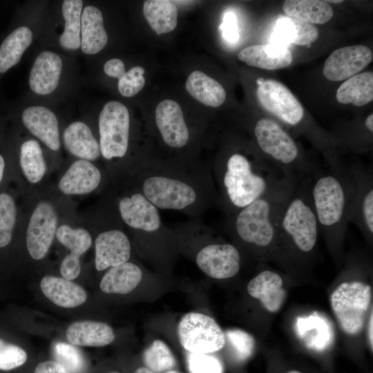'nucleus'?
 Here are the masks:
<instances>
[{"label": "nucleus", "mask_w": 373, "mask_h": 373, "mask_svg": "<svg viewBox=\"0 0 373 373\" xmlns=\"http://www.w3.org/2000/svg\"><path fill=\"white\" fill-rule=\"evenodd\" d=\"M309 191L319 231L343 233L350 222L354 191L351 169L333 166L312 169L308 174Z\"/></svg>", "instance_id": "1"}, {"label": "nucleus", "mask_w": 373, "mask_h": 373, "mask_svg": "<svg viewBox=\"0 0 373 373\" xmlns=\"http://www.w3.org/2000/svg\"><path fill=\"white\" fill-rule=\"evenodd\" d=\"M299 178L289 176L267 194L240 209L235 229L241 240L259 248H267L274 243L281 209Z\"/></svg>", "instance_id": "2"}, {"label": "nucleus", "mask_w": 373, "mask_h": 373, "mask_svg": "<svg viewBox=\"0 0 373 373\" xmlns=\"http://www.w3.org/2000/svg\"><path fill=\"white\" fill-rule=\"evenodd\" d=\"M278 169L256 167L244 155L227 160L222 182L230 203L241 209L278 186L289 176Z\"/></svg>", "instance_id": "3"}, {"label": "nucleus", "mask_w": 373, "mask_h": 373, "mask_svg": "<svg viewBox=\"0 0 373 373\" xmlns=\"http://www.w3.org/2000/svg\"><path fill=\"white\" fill-rule=\"evenodd\" d=\"M254 135L260 149L285 174L303 177L310 173L312 169L300 164L296 143L276 122L269 118L260 119L254 126Z\"/></svg>", "instance_id": "4"}, {"label": "nucleus", "mask_w": 373, "mask_h": 373, "mask_svg": "<svg viewBox=\"0 0 373 373\" xmlns=\"http://www.w3.org/2000/svg\"><path fill=\"white\" fill-rule=\"evenodd\" d=\"M371 287L359 281L343 282L332 292L330 304L343 331L358 334L371 302Z\"/></svg>", "instance_id": "5"}, {"label": "nucleus", "mask_w": 373, "mask_h": 373, "mask_svg": "<svg viewBox=\"0 0 373 373\" xmlns=\"http://www.w3.org/2000/svg\"><path fill=\"white\" fill-rule=\"evenodd\" d=\"M182 347L191 353L210 354L221 350L225 336L211 317L198 312L186 314L178 327Z\"/></svg>", "instance_id": "6"}, {"label": "nucleus", "mask_w": 373, "mask_h": 373, "mask_svg": "<svg viewBox=\"0 0 373 373\" xmlns=\"http://www.w3.org/2000/svg\"><path fill=\"white\" fill-rule=\"evenodd\" d=\"M130 118L127 108L117 101L104 104L99 116V146L106 160L122 157L128 145Z\"/></svg>", "instance_id": "7"}, {"label": "nucleus", "mask_w": 373, "mask_h": 373, "mask_svg": "<svg viewBox=\"0 0 373 373\" xmlns=\"http://www.w3.org/2000/svg\"><path fill=\"white\" fill-rule=\"evenodd\" d=\"M144 195L156 207L183 209L196 200L195 190L185 182L164 176H151L143 183Z\"/></svg>", "instance_id": "8"}, {"label": "nucleus", "mask_w": 373, "mask_h": 373, "mask_svg": "<svg viewBox=\"0 0 373 373\" xmlns=\"http://www.w3.org/2000/svg\"><path fill=\"white\" fill-rule=\"evenodd\" d=\"M58 218L54 206L41 201L35 207L26 231V247L35 260H41L48 254L57 229Z\"/></svg>", "instance_id": "9"}, {"label": "nucleus", "mask_w": 373, "mask_h": 373, "mask_svg": "<svg viewBox=\"0 0 373 373\" xmlns=\"http://www.w3.org/2000/svg\"><path fill=\"white\" fill-rule=\"evenodd\" d=\"M256 93L261 106L281 121L294 126L303 119L302 105L282 83L274 79L265 80L258 85Z\"/></svg>", "instance_id": "10"}, {"label": "nucleus", "mask_w": 373, "mask_h": 373, "mask_svg": "<svg viewBox=\"0 0 373 373\" xmlns=\"http://www.w3.org/2000/svg\"><path fill=\"white\" fill-rule=\"evenodd\" d=\"M371 50L363 45L345 46L333 51L326 59L323 75L330 81H342L355 75L372 61Z\"/></svg>", "instance_id": "11"}, {"label": "nucleus", "mask_w": 373, "mask_h": 373, "mask_svg": "<svg viewBox=\"0 0 373 373\" xmlns=\"http://www.w3.org/2000/svg\"><path fill=\"white\" fill-rule=\"evenodd\" d=\"M196 263L208 276L226 279L236 276L239 271L240 256L237 248L231 244H213L198 253Z\"/></svg>", "instance_id": "12"}, {"label": "nucleus", "mask_w": 373, "mask_h": 373, "mask_svg": "<svg viewBox=\"0 0 373 373\" xmlns=\"http://www.w3.org/2000/svg\"><path fill=\"white\" fill-rule=\"evenodd\" d=\"M354 182L350 222L370 236L373 233V181L365 169H351Z\"/></svg>", "instance_id": "13"}, {"label": "nucleus", "mask_w": 373, "mask_h": 373, "mask_svg": "<svg viewBox=\"0 0 373 373\" xmlns=\"http://www.w3.org/2000/svg\"><path fill=\"white\" fill-rule=\"evenodd\" d=\"M155 122L164 142L173 148H181L189 139V133L180 106L171 99L160 102L155 108Z\"/></svg>", "instance_id": "14"}, {"label": "nucleus", "mask_w": 373, "mask_h": 373, "mask_svg": "<svg viewBox=\"0 0 373 373\" xmlns=\"http://www.w3.org/2000/svg\"><path fill=\"white\" fill-rule=\"evenodd\" d=\"M95 250V268L97 271H102L128 262L131 256V244L124 232L112 229L97 236Z\"/></svg>", "instance_id": "15"}, {"label": "nucleus", "mask_w": 373, "mask_h": 373, "mask_svg": "<svg viewBox=\"0 0 373 373\" xmlns=\"http://www.w3.org/2000/svg\"><path fill=\"white\" fill-rule=\"evenodd\" d=\"M118 207L123 221L133 229L152 232L160 227L156 207L141 193L122 198Z\"/></svg>", "instance_id": "16"}, {"label": "nucleus", "mask_w": 373, "mask_h": 373, "mask_svg": "<svg viewBox=\"0 0 373 373\" xmlns=\"http://www.w3.org/2000/svg\"><path fill=\"white\" fill-rule=\"evenodd\" d=\"M102 179L99 170L90 161L77 160L62 175L58 188L66 195H84L95 190Z\"/></svg>", "instance_id": "17"}, {"label": "nucleus", "mask_w": 373, "mask_h": 373, "mask_svg": "<svg viewBox=\"0 0 373 373\" xmlns=\"http://www.w3.org/2000/svg\"><path fill=\"white\" fill-rule=\"evenodd\" d=\"M22 122L27 129L52 151L60 149L58 121L50 109L41 106L24 109Z\"/></svg>", "instance_id": "18"}, {"label": "nucleus", "mask_w": 373, "mask_h": 373, "mask_svg": "<svg viewBox=\"0 0 373 373\" xmlns=\"http://www.w3.org/2000/svg\"><path fill=\"white\" fill-rule=\"evenodd\" d=\"M247 291L269 312H278L286 296L283 278L271 270H264L253 278L247 285Z\"/></svg>", "instance_id": "19"}, {"label": "nucleus", "mask_w": 373, "mask_h": 373, "mask_svg": "<svg viewBox=\"0 0 373 373\" xmlns=\"http://www.w3.org/2000/svg\"><path fill=\"white\" fill-rule=\"evenodd\" d=\"M62 70V60L51 51L41 52L32 67L29 85L39 95H48L57 87Z\"/></svg>", "instance_id": "20"}, {"label": "nucleus", "mask_w": 373, "mask_h": 373, "mask_svg": "<svg viewBox=\"0 0 373 373\" xmlns=\"http://www.w3.org/2000/svg\"><path fill=\"white\" fill-rule=\"evenodd\" d=\"M238 57L250 66L270 70L287 67L293 59L287 47L274 44L249 46Z\"/></svg>", "instance_id": "21"}, {"label": "nucleus", "mask_w": 373, "mask_h": 373, "mask_svg": "<svg viewBox=\"0 0 373 373\" xmlns=\"http://www.w3.org/2000/svg\"><path fill=\"white\" fill-rule=\"evenodd\" d=\"M40 287L48 299L61 307H76L87 299L82 286L64 278L45 276L41 280Z\"/></svg>", "instance_id": "22"}, {"label": "nucleus", "mask_w": 373, "mask_h": 373, "mask_svg": "<svg viewBox=\"0 0 373 373\" xmlns=\"http://www.w3.org/2000/svg\"><path fill=\"white\" fill-rule=\"evenodd\" d=\"M66 337L74 345L102 347L113 341L115 334L113 328L105 323L80 321L68 326Z\"/></svg>", "instance_id": "23"}, {"label": "nucleus", "mask_w": 373, "mask_h": 373, "mask_svg": "<svg viewBox=\"0 0 373 373\" xmlns=\"http://www.w3.org/2000/svg\"><path fill=\"white\" fill-rule=\"evenodd\" d=\"M63 140L68 151L81 160L90 162L97 160L101 154L99 143L89 126L82 122L68 125L64 132Z\"/></svg>", "instance_id": "24"}, {"label": "nucleus", "mask_w": 373, "mask_h": 373, "mask_svg": "<svg viewBox=\"0 0 373 373\" xmlns=\"http://www.w3.org/2000/svg\"><path fill=\"white\" fill-rule=\"evenodd\" d=\"M108 42L103 16L93 6L85 7L81 16V48L87 55L100 52Z\"/></svg>", "instance_id": "25"}, {"label": "nucleus", "mask_w": 373, "mask_h": 373, "mask_svg": "<svg viewBox=\"0 0 373 373\" xmlns=\"http://www.w3.org/2000/svg\"><path fill=\"white\" fill-rule=\"evenodd\" d=\"M318 35V29L314 25L288 16L281 17L276 21L271 44L285 47L290 43L309 45L314 42Z\"/></svg>", "instance_id": "26"}, {"label": "nucleus", "mask_w": 373, "mask_h": 373, "mask_svg": "<svg viewBox=\"0 0 373 373\" xmlns=\"http://www.w3.org/2000/svg\"><path fill=\"white\" fill-rule=\"evenodd\" d=\"M142 278L141 269L126 262L111 267L101 280L99 287L106 294H126L132 291Z\"/></svg>", "instance_id": "27"}, {"label": "nucleus", "mask_w": 373, "mask_h": 373, "mask_svg": "<svg viewBox=\"0 0 373 373\" xmlns=\"http://www.w3.org/2000/svg\"><path fill=\"white\" fill-rule=\"evenodd\" d=\"M185 87L193 98L206 106L218 107L226 99L223 86L200 70H194L189 75Z\"/></svg>", "instance_id": "28"}, {"label": "nucleus", "mask_w": 373, "mask_h": 373, "mask_svg": "<svg viewBox=\"0 0 373 373\" xmlns=\"http://www.w3.org/2000/svg\"><path fill=\"white\" fill-rule=\"evenodd\" d=\"M283 10L288 17L313 25L325 23L334 15L329 3L321 0L285 1Z\"/></svg>", "instance_id": "29"}, {"label": "nucleus", "mask_w": 373, "mask_h": 373, "mask_svg": "<svg viewBox=\"0 0 373 373\" xmlns=\"http://www.w3.org/2000/svg\"><path fill=\"white\" fill-rule=\"evenodd\" d=\"M336 97L341 104H352L356 106H362L372 102V72L362 73L347 79L337 89Z\"/></svg>", "instance_id": "30"}, {"label": "nucleus", "mask_w": 373, "mask_h": 373, "mask_svg": "<svg viewBox=\"0 0 373 373\" xmlns=\"http://www.w3.org/2000/svg\"><path fill=\"white\" fill-rule=\"evenodd\" d=\"M32 40V31L25 26L15 28L3 39L0 45V74L18 64Z\"/></svg>", "instance_id": "31"}, {"label": "nucleus", "mask_w": 373, "mask_h": 373, "mask_svg": "<svg viewBox=\"0 0 373 373\" xmlns=\"http://www.w3.org/2000/svg\"><path fill=\"white\" fill-rule=\"evenodd\" d=\"M144 15L157 35L173 30L178 23V8L166 0H148L144 2Z\"/></svg>", "instance_id": "32"}, {"label": "nucleus", "mask_w": 373, "mask_h": 373, "mask_svg": "<svg viewBox=\"0 0 373 373\" xmlns=\"http://www.w3.org/2000/svg\"><path fill=\"white\" fill-rule=\"evenodd\" d=\"M82 0H65L62 3V14L65 24L59 39L60 46L66 50H75L81 47Z\"/></svg>", "instance_id": "33"}, {"label": "nucleus", "mask_w": 373, "mask_h": 373, "mask_svg": "<svg viewBox=\"0 0 373 373\" xmlns=\"http://www.w3.org/2000/svg\"><path fill=\"white\" fill-rule=\"evenodd\" d=\"M19 164L29 182L36 184L41 180L46 171V164L38 142L29 140L22 143L19 151Z\"/></svg>", "instance_id": "34"}, {"label": "nucleus", "mask_w": 373, "mask_h": 373, "mask_svg": "<svg viewBox=\"0 0 373 373\" xmlns=\"http://www.w3.org/2000/svg\"><path fill=\"white\" fill-rule=\"evenodd\" d=\"M143 361L146 367L154 373L166 372L173 370L176 365L173 354L160 340L154 341L144 351Z\"/></svg>", "instance_id": "35"}, {"label": "nucleus", "mask_w": 373, "mask_h": 373, "mask_svg": "<svg viewBox=\"0 0 373 373\" xmlns=\"http://www.w3.org/2000/svg\"><path fill=\"white\" fill-rule=\"evenodd\" d=\"M58 241L69 249L70 254L80 257L92 245L89 232L83 228H72L68 224L59 226L56 232Z\"/></svg>", "instance_id": "36"}, {"label": "nucleus", "mask_w": 373, "mask_h": 373, "mask_svg": "<svg viewBox=\"0 0 373 373\" xmlns=\"http://www.w3.org/2000/svg\"><path fill=\"white\" fill-rule=\"evenodd\" d=\"M17 206L13 197L0 193V248L10 244L17 220Z\"/></svg>", "instance_id": "37"}, {"label": "nucleus", "mask_w": 373, "mask_h": 373, "mask_svg": "<svg viewBox=\"0 0 373 373\" xmlns=\"http://www.w3.org/2000/svg\"><path fill=\"white\" fill-rule=\"evenodd\" d=\"M224 336L225 341L228 342L238 361H245L252 355L255 348V339L250 334L242 329H232L227 330Z\"/></svg>", "instance_id": "38"}, {"label": "nucleus", "mask_w": 373, "mask_h": 373, "mask_svg": "<svg viewBox=\"0 0 373 373\" xmlns=\"http://www.w3.org/2000/svg\"><path fill=\"white\" fill-rule=\"evenodd\" d=\"M53 352L56 361L70 373H81L84 370L83 356L75 346L59 342L55 344Z\"/></svg>", "instance_id": "39"}, {"label": "nucleus", "mask_w": 373, "mask_h": 373, "mask_svg": "<svg viewBox=\"0 0 373 373\" xmlns=\"http://www.w3.org/2000/svg\"><path fill=\"white\" fill-rule=\"evenodd\" d=\"M144 69L142 66L132 67L118 78V90L122 95L133 97L138 93L145 84Z\"/></svg>", "instance_id": "40"}, {"label": "nucleus", "mask_w": 373, "mask_h": 373, "mask_svg": "<svg viewBox=\"0 0 373 373\" xmlns=\"http://www.w3.org/2000/svg\"><path fill=\"white\" fill-rule=\"evenodd\" d=\"M186 361L190 373H223L221 361L209 354L189 352Z\"/></svg>", "instance_id": "41"}, {"label": "nucleus", "mask_w": 373, "mask_h": 373, "mask_svg": "<svg viewBox=\"0 0 373 373\" xmlns=\"http://www.w3.org/2000/svg\"><path fill=\"white\" fill-rule=\"evenodd\" d=\"M26 352L20 347L0 339V370H10L23 365Z\"/></svg>", "instance_id": "42"}, {"label": "nucleus", "mask_w": 373, "mask_h": 373, "mask_svg": "<svg viewBox=\"0 0 373 373\" xmlns=\"http://www.w3.org/2000/svg\"><path fill=\"white\" fill-rule=\"evenodd\" d=\"M222 36L228 42L236 43L239 38L236 16L232 11L227 12L220 26Z\"/></svg>", "instance_id": "43"}, {"label": "nucleus", "mask_w": 373, "mask_h": 373, "mask_svg": "<svg viewBox=\"0 0 373 373\" xmlns=\"http://www.w3.org/2000/svg\"><path fill=\"white\" fill-rule=\"evenodd\" d=\"M81 272L79 257L69 254L62 260L60 265V273L66 280L75 279Z\"/></svg>", "instance_id": "44"}, {"label": "nucleus", "mask_w": 373, "mask_h": 373, "mask_svg": "<svg viewBox=\"0 0 373 373\" xmlns=\"http://www.w3.org/2000/svg\"><path fill=\"white\" fill-rule=\"evenodd\" d=\"M104 71L107 75L118 79L125 72L124 64L119 59H111L105 63Z\"/></svg>", "instance_id": "45"}, {"label": "nucleus", "mask_w": 373, "mask_h": 373, "mask_svg": "<svg viewBox=\"0 0 373 373\" xmlns=\"http://www.w3.org/2000/svg\"><path fill=\"white\" fill-rule=\"evenodd\" d=\"M34 373H70L56 361H46L39 363Z\"/></svg>", "instance_id": "46"}, {"label": "nucleus", "mask_w": 373, "mask_h": 373, "mask_svg": "<svg viewBox=\"0 0 373 373\" xmlns=\"http://www.w3.org/2000/svg\"><path fill=\"white\" fill-rule=\"evenodd\" d=\"M373 314H372V309L371 310L370 316H369V321H368V326H367V334H368V341H369V345L372 350L373 348V336H372V327H373Z\"/></svg>", "instance_id": "47"}, {"label": "nucleus", "mask_w": 373, "mask_h": 373, "mask_svg": "<svg viewBox=\"0 0 373 373\" xmlns=\"http://www.w3.org/2000/svg\"><path fill=\"white\" fill-rule=\"evenodd\" d=\"M365 126L370 131L373 132V114H370L365 120Z\"/></svg>", "instance_id": "48"}, {"label": "nucleus", "mask_w": 373, "mask_h": 373, "mask_svg": "<svg viewBox=\"0 0 373 373\" xmlns=\"http://www.w3.org/2000/svg\"><path fill=\"white\" fill-rule=\"evenodd\" d=\"M6 169V162L3 156L0 153V183L1 182Z\"/></svg>", "instance_id": "49"}, {"label": "nucleus", "mask_w": 373, "mask_h": 373, "mask_svg": "<svg viewBox=\"0 0 373 373\" xmlns=\"http://www.w3.org/2000/svg\"><path fill=\"white\" fill-rule=\"evenodd\" d=\"M134 373H154L146 367H140L137 368Z\"/></svg>", "instance_id": "50"}, {"label": "nucleus", "mask_w": 373, "mask_h": 373, "mask_svg": "<svg viewBox=\"0 0 373 373\" xmlns=\"http://www.w3.org/2000/svg\"><path fill=\"white\" fill-rule=\"evenodd\" d=\"M326 2H327L328 3H339L343 2V1H342V0H335V1H333V0H332H332H331V1H326Z\"/></svg>", "instance_id": "51"}, {"label": "nucleus", "mask_w": 373, "mask_h": 373, "mask_svg": "<svg viewBox=\"0 0 373 373\" xmlns=\"http://www.w3.org/2000/svg\"><path fill=\"white\" fill-rule=\"evenodd\" d=\"M165 373H181V372L176 370H171L166 372Z\"/></svg>", "instance_id": "52"}, {"label": "nucleus", "mask_w": 373, "mask_h": 373, "mask_svg": "<svg viewBox=\"0 0 373 373\" xmlns=\"http://www.w3.org/2000/svg\"><path fill=\"white\" fill-rule=\"evenodd\" d=\"M288 373H301V372H300L298 371L293 370V371L289 372Z\"/></svg>", "instance_id": "53"}, {"label": "nucleus", "mask_w": 373, "mask_h": 373, "mask_svg": "<svg viewBox=\"0 0 373 373\" xmlns=\"http://www.w3.org/2000/svg\"><path fill=\"white\" fill-rule=\"evenodd\" d=\"M110 373H118V372H110Z\"/></svg>", "instance_id": "54"}]
</instances>
